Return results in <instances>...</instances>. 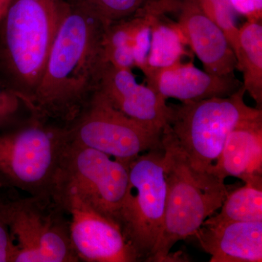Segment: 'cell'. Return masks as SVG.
I'll return each instance as SVG.
<instances>
[{
    "label": "cell",
    "instance_id": "6da1fadb",
    "mask_svg": "<svg viewBox=\"0 0 262 262\" xmlns=\"http://www.w3.org/2000/svg\"><path fill=\"white\" fill-rule=\"evenodd\" d=\"M108 24L67 3L34 94L31 116L68 126L98 90L107 62L103 37Z\"/></svg>",
    "mask_w": 262,
    "mask_h": 262
},
{
    "label": "cell",
    "instance_id": "7a4b0ae2",
    "mask_svg": "<svg viewBox=\"0 0 262 262\" xmlns=\"http://www.w3.org/2000/svg\"><path fill=\"white\" fill-rule=\"evenodd\" d=\"M67 6L65 0H11L0 20V70L24 105L39 83Z\"/></svg>",
    "mask_w": 262,
    "mask_h": 262
},
{
    "label": "cell",
    "instance_id": "3957f363",
    "mask_svg": "<svg viewBox=\"0 0 262 262\" xmlns=\"http://www.w3.org/2000/svg\"><path fill=\"white\" fill-rule=\"evenodd\" d=\"M167 182L163 228L146 261L165 262L179 241L194 237L222 206L229 189L214 175L196 170L166 127L162 134Z\"/></svg>",
    "mask_w": 262,
    "mask_h": 262
},
{
    "label": "cell",
    "instance_id": "277c9868",
    "mask_svg": "<svg viewBox=\"0 0 262 262\" xmlns=\"http://www.w3.org/2000/svg\"><path fill=\"white\" fill-rule=\"evenodd\" d=\"M69 142L67 126L31 115L0 131V189L52 198Z\"/></svg>",
    "mask_w": 262,
    "mask_h": 262
},
{
    "label": "cell",
    "instance_id": "5b68a950",
    "mask_svg": "<svg viewBox=\"0 0 262 262\" xmlns=\"http://www.w3.org/2000/svg\"><path fill=\"white\" fill-rule=\"evenodd\" d=\"M246 92L243 85L227 97L169 103L165 127L196 170L213 174L229 134L241 122L262 115V108L245 102Z\"/></svg>",
    "mask_w": 262,
    "mask_h": 262
},
{
    "label": "cell",
    "instance_id": "8992f818",
    "mask_svg": "<svg viewBox=\"0 0 262 262\" xmlns=\"http://www.w3.org/2000/svg\"><path fill=\"white\" fill-rule=\"evenodd\" d=\"M166 199L163 148L139 155L128 165V186L118 224L139 260L146 261L159 239Z\"/></svg>",
    "mask_w": 262,
    "mask_h": 262
},
{
    "label": "cell",
    "instance_id": "52a82bcc",
    "mask_svg": "<svg viewBox=\"0 0 262 262\" xmlns=\"http://www.w3.org/2000/svg\"><path fill=\"white\" fill-rule=\"evenodd\" d=\"M8 219L14 245L12 262H77L70 221L52 198L8 200Z\"/></svg>",
    "mask_w": 262,
    "mask_h": 262
},
{
    "label": "cell",
    "instance_id": "ba28073f",
    "mask_svg": "<svg viewBox=\"0 0 262 262\" xmlns=\"http://www.w3.org/2000/svg\"><path fill=\"white\" fill-rule=\"evenodd\" d=\"M127 186L128 165L70 139L53 194L57 191L74 193L118 224Z\"/></svg>",
    "mask_w": 262,
    "mask_h": 262
},
{
    "label": "cell",
    "instance_id": "9c48e42d",
    "mask_svg": "<svg viewBox=\"0 0 262 262\" xmlns=\"http://www.w3.org/2000/svg\"><path fill=\"white\" fill-rule=\"evenodd\" d=\"M67 127L70 141L127 165L142 153L163 148V133L149 130L120 113L98 91Z\"/></svg>",
    "mask_w": 262,
    "mask_h": 262
},
{
    "label": "cell",
    "instance_id": "30bf717a",
    "mask_svg": "<svg viewBox=\"0 0 262 262\" xmlns=\"http://www.w3.org/2000/svg\"><path fill=\"white\" fill-rule=\"evenodd\" d=\"M52 198L70 215L71 241L79 261H140L115 221L96 211L74 193L57 191Z\"/></svg>",
    "mask_w": 262,
    "mask_h": 262
},
{
    "label": "cell",
    "instance_id": "8fae6325",
    "mask_svg": "<svg viewBox=\"0 0 262 262\" xmlns=\"http://www.w3.org/2000/svg\"><path fill=\"white\" fill-rule=\"evenodd\" d=\"M157 8L171 13L188 46L203 63L206 72L214 75H234L235 55L222 29L201 8L199 0H159Z\"/></svg>",
    "mask_w": 262,
    "mask_h": 262
},
{
    "label": "cell",
    "instance_id": "7c38bea8",
    "mask_svg": "<svg viewBox=\"0 0 262 262\" xmlns=\"http://www.w3.org/2000/svg\"><path fill=\"white\" fill-rule=\"evenodd\" d=\"M97 91L118 111L149 130L162 134L168 123L167 100L149 84L139 83L132 70L106 63Z\"/></svg>",
    "mask_w": 262,
    "mask_h": 262
},
{
    "label": "cell",
    "instance_id": "4fadbf2b",
    "mask_svg": "<svg viewBox=\"0 0 262 262\" xmlns=\"http://www.w3.org/2000/svg\"><path fill=\"white\" fill-rule=\"evenodd\" d=\"M210 262H261L262 222L208 217L194 234Z\"/></svg>",
    "mask_w": 262,
    "mask_h": 262
},
{
    "label": "cell",
    "instance_id": "5bb4252c",
    "mask_svg": "<svg viewBox=\"0 0 262 262\" xmlns=\"http://www.w3.org/2000/svg\"><path fill=\"white\" fill-rule=\"evenodd\" d=\"M147 84L165 99L180 102L227 97L243 86L234 75H214L199 70L192 62L182 61L160 71Z\"/></svg>",
    "mask_w": 262,
    "mask_h": 262
},
{
    "label": "cell",
    "instance_id": "9a60e30c",
    "mask_svg": "<svg viewBox=\"0 0 262 262\" xmlns=\"http://www.w3.org/2000/svg\"><path fill=\"white\" fill-rule=\"evenodd\" d=\"M212 173L262 186V115L241 122L229 134Z\"/></svg>",
    "mask_w": 262,
    "mask_h": 262
},
{
    "label": "cell",
    "instance_id": "2e32d148",
    "mask_svg": "<svg viewBox=\"0 0 262 262\" xmlns=\"http://www.w3.org/2000/svg\"><path fill=\"white\" fill-rule=\"evenodd\" d=\"M151 9V43L148 57L146 82L158 72L182 61L187 56V43L179 26L160 12L155 1H149Z\"/></svg>",
    "mask_w": 262,
    "mask_h": 262
},
{
    "label": "cell",
    "instance_id": "e0dca14e",
    "mask_svg": "<svg viewBox=\"0 0 262 262\" xmlns=\"http://www.w3.org/2000/svg\"><path fill=\"white\" fill-rule=\"evenodd\" d=\"M236 70L244 77L246 92L262 108V24L246 21L239 27L237 46L234 51Z\"/></svg>",
    "mask_w": 262,
    "mask_h": 262
},
{
    "label": "cell",
    "instance_id": "ac0fdd59",
    "mask_svg": "<svg viewBox=\"0 0 262 262\" xmlns=\"http://www.w3.org/2000/svg\"><path fill=\"white\" fill-rule=\"evenodd\" d=\"M215 220L231 222H262V186L245 184L229 190Z\"/></svg>",
    "mask_w": 262,
    "mask_h": 262
},
{
    "label": "cell",
    "instance_id": "d6986e66",
    "mask_svg": "<svg viewBox=\"0 0 262 262\" xmlns=\"http://www.w3.org/2000/svg\"><path fill=\"white\" fill-rule=\"evenodd\" d=\"M68 4L106 23L135 14L149 0H65Z\"/></svg>",
    "mask_w": 262,
    "mask_h": 262
},
{
    "label": "cell",
    "instance_id": "ffe728a7",
    "mask_svg": "<svg viewBox=\"0 0 262 262\" xmlns=\"http://www.w3.org/2000/svg\"><path fill=\"white\" fill-rule=\"evenodd\" d=\"M199 3L206 15L225 32L234 53L237 46L239 27L237 13L231 0H199Z\"/></svg>",
    "mask_w": 262,
    "mask_h": 262
},
{
    "label": "cell",
    "instance_id": "44dd1931",
    "mask_svg": "<svg viewBox=\"0 0 262 262\" xmlns=\"http://www.w3.org/2000/svg\"><path fill=\"white\" fill-rule=\"evenodd\" d=\"M151 9L148 1L145 5L144 21L136 30L132 44L135 67L139 69L144 75L147 72L148 57L151 43Z\"/></svg>",
    "mask_w": 262,
    "mask_h": 262
},
{
    "label": "cell",
    "instance_id": "7402d4cb",
    "mask_svg": "<svg viewBox=\"0 0 262 262\" xmlns=\"http://www.w3.org/2000/svg\"><path fill=\"white\" fill-rule=\"evenodd\" d=\"M22 108H27L18 95L6 84H0V131L16 125Z\"/></svg>",
    "mask_w": 262,
    "mask_h": 262
},
{
    "label": "cell",
    "instance_id": "603a6c76",
    "mask_svg": "<svg viewBox=\"0 0 262 262\" xmlns=\"http://www.w3.org/2000/svg\"><path fill=\"white\" fill-rule=\"evenodd\" d=\"M8 201L0 196V262H12L14 253L8 219Z\"/></svg>",
    "mask_w": 262,
    "mask_h": 262
},
{
    "label": "cell",
    "instance_id": "cb8c5ba5",
    "mask_svg": "<svg viewBox=\"0 0 262 262\" xmlns=\"http://www.w3.org/2000/svg\"><path fill=\"white\" fill-rule=\"evenodd\" d=\"M237 14L244 15L248 21H261L262 0H231Z\"/></svg>",
    "mask_w": 262,
    "mask_h": 262
},
{
    "label": "cell",
    "instance_id": "d4e9b609",
    "mask_svg": "<svg viewBox=\"0 0 262 262\" xmlns=\"http://www.w3.org/2000/svg\"><path fill=\"white\" fill-rule=\"evenodd\" d=\"M11 3V0H0V20L4 16L5 12Z\"/></svg>",
    "mask_w": 262,
    "mask_h": 262
}]
</instances>
